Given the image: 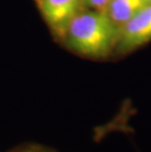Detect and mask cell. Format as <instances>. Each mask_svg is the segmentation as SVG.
<instances>
[{"mask_svg":"<svg viewBox=\"0 0 151 152\" xmlns=\"http://www.w3.org/2000/svg\"><path fill=\"white\" fill-rule=\"evenodd\" d=\"M110 0H83L85 9L104 10Z\"/></svg>","mask_w":151,"mask_h":152,"instance_id":"obj_5","label":"cell"},{"mask_svg":"<svg viewBox=\"0 0 151 152\" xmlns=\"http://www.w3.org/2000/svg\"><path fill=\"white\" fill-rule=\"evenodd\" d=\"M147 1H148L149 3H151V0H147Z\"/></svg>","mask_w":151,"mask_h":152,"instance_id":"obj_6","label":"cell"},{"mask_svg":"<svg viewBox=\"0 0 151 152\" xmlns=\"http://www.w3.org/2000/svg\"><path fill=\"white\" fill-rule=\"evenodd\" d=\"M118 33L103 10L83 9L70 22L59 42L79 56L101 60L114 54Z\"/></svg>","mask_w":151,"mask_h":152,"instance_id":"obj_1","label":"cell"},{"mask_svg":"<svg viewBox=\"0 0 151 152\" xmlns=\"http://www.w3.org/2000/svg\"><path fill=\"white\" fill-rule=\"evenodd\" d=\"M52 37L61 40L70 22L85 8L83 0H34Z\"/></svg>","mask_w":151,"mask_h":152,"instance_id":"obj_2","label":"cell"},{"mask_svg":"<svg viewBox=\"0 0 151 152\" xmlns=\"http://www.w3.org/2000/svg\"><path fill=\"white\" fill-rule=\"evenodd\" d=\"M151 40V3L139 10L131 20L119 28L114 54L125 55Z\"/></svg>","mask_w":151,"mask_h":152,"instance_id":"obj_3","label":"cell"},{"mask_svg":"<svg viewBox=\"0 0 151 152\" xmlns=\"http://www.w3.org/2000/svg\"><path fill=\"white\" fill-rule=\"evenodd\" d=\"M147 4V0H110L103 11L112 23L120 28Z\"/></svg>","mask_w":151,"mask_h":152,"instance_id":"obj_4","label":"cell"}]
</instances>
